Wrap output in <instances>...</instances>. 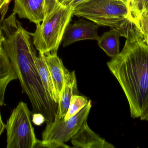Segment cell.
<instances>
[{"label": "cell", "instance_id": "cell-24", "mask_svg": "<svg viewBox=\"0 0 148 148\" xmlns=\"http://www.w3.org/2000/svg\"><path fill=\"white\" fill-rule=\"evenodd\" d=\"M125 1H126L127 2V0H125Z\"/></svg>", "mask_w": 148, "mask_h": 148}, {"label": "cell", "instance_id": "cell-2", "mask_svg": "<svg viewBox=\"0 0 148 148\" xmlns=\"http://www.w3.org/2000/svg\"><path fill=\"white\" fill-rule=\"evenodd\" d=\"M121 52L107 63L122 88L131 117L140 118L148 107V45L134 23Z\"/></svg>", "mask_w": 148, "mask_h": 148}, {"label": "cell", "instance_id": "cell-6", "mask_svg": "<svg viewBox=\"0 0 148 148\" xmlns=\"http://www.w3.org/2000/svg\"><path fill=\"white\" fill-rule=\"evenodd\" d=\"M91 107L90 100L84 107L69 120L56 119L47 123L42 133L41 148H70L65 142L71 140L87 121Z\"/></svg>", "mask_w": 148, "mask_h": 148}, {"label": "cell", "instance_id": "cell-18", "mask_svg": "<svg viewBox=\"0 0 148 148\" xmlns=\"http://www.w3.org/2000/svg\"><path fill=\"white\" fill-rule=\"evenodd\" d=\"M86 0H58L60 4L65 6H70L73 9Z\"/></svg>", "mask_w": 148, "mask_h": 148}, {"label": "cell", "instance_id": "cell-23", "mask_svg": "<svg viewBox=\"0 0 148 148\" xmlns=\"http://www.w3.org/2000/svg\"><path fill=\"white\" fill-rule=\"evenodd\" d=\"M1 107L0 105V107ZM6 125L4 124L2 120L1 116V112H0V136L2 134V133L4 132V129H5Z\"/></svg>", "mask_w": 148, "mask_h": 148}, {"label": "cell", "instance_id": "cell-11", "mask_svg": "<svg viewBox=\"0 0 148 148\" xmlns=\"http://www.w3.org/2000/svg\"><path fill=\"white\" fill-rule=\"evenodd\" d=\"M75 95H79V91L75 71H69L66 76L64 87L60 97L56 119H64L68 110L71 98Z\"/></svg>", "mask_w": 148, "mask_h": 148}, {"label": "cell", "instance_id": "cell-4", "mask_svg": "<svg viewBox=\"0 0 148 148\" xmlns=\"http://www.w3.org/2000/svg\"><path fill=\"white\" fill-rule=\"evenodd\" d=\"M73 10L70 6L60 4L47 19L36 25L34 33L30 35L39 53L46 54L57 52L66 28L72 21Z\"/></svg>", "mask_w": 148, "mask_h": 148}, {"label": "cell", "instance_id": "cell-5", "mask_svg": "<svg viewBox=\"0 0 148 148\" xmlns=\"http://www.w3.org/2000/svg\"><path fill=\"white\" fill-rule=\"evenodd\" d=\"M32 113L27 103L21 101L7 121V148H41L31 122Z\"/></svg>", "mask_w": 148, "mask_h": 148}, {"label": "cell", "instance_id": "cell-1", "mask_svg": "<svg viewBox=\"0 0 148 148\" xmlns=\"http://www.w3.org/2000/svg\"><path fill=\"white\" fill-rule=\"evenodd\" d=\"M1 22L4 38L3 50L20 81L23 92L30 100L32 113L43 115L47 123L54 121L59 104L51 99L43 87L36 62L37 55L30 33L23 28L14 13Z\"/></svg>", "mask_w": 148, "mask_h": 148}, {"label": "cell", "instance_id": "cell-13", "mask_svg": "<svg viewBox=\"0 0 148 148\" xmlns=\"http://www.w3.org/2000/svg\"><path fill=\"white\" fill-rule=\"evenodd\" d=\"M36 62L44 88L51 99L59 104L60 98L56 90L45 60V54L39 53L36 57Z\"/></svg>", "mask_w": 148, "mask_h": 148}, {"label": "cell", "instance_id": "cell-9", "mask_svg": "<svg viewBox=\"0 0 148 148\" xmlns=\"http://www.w3.org/2000/svg\"><path fill=\"white\" fill-rule=\"evenodd\" d=\"M71 142L76 148H114L112 144L93 132L88 126L87 121L84 122L76 134L71 139Z\"/></svg>", "mask_w": 148, "mask_h": 148}, {"label": "cell", "instance_id": "cell-21", "mask_svg": "<svg viewBox=\"0 0 148 148\" xmlns=\"http://www.w3.org/2000/svg\"><path fill=\"white\" fill-rule=\"evenodd\" d=\"M4 39V36L1 30V28H0V55L1 54L4 52L3 47V43Z\"/></svg>", "mask_w": 148, "mask_h": 148}, {"label": "cell", "instance_id": "cell-10", "mask_svg": "<svg viewBox=\"0 0 148 148\" xmlns=\"http://www.w3.org/2000/svg\"><path fill=\"white\" fill-rule=\"evenodd\" d=\"M45 57L54 86L60 98L64 87L66 76L69 71L63 65L56 51L46 54Z\"/></svg>", "mask_w": 148, "mask_h": 148}, {"label": "cell", "instance_id": "cell-3", "mask_svg": "<svg viewBox=\"0 0 148 148\" xmlns=\"http://www.w3.org/2000/svg\"><path fill=\"white\" fill-rule=\"evenodd\" d=\"M73 14L82 17L100 26L108 27L127 37L132 22L125 0H86L73 10Z\"/></svg>", "mask_w": 148, "mask_h": 148}, {"label": "cell", "instance_id": "cell-7", "mask_svg": "<svg viewBox=\"0 0 148 148\" xmlns=\"http://www.w3.org/2000/svg\"><path fill=\"white\" fill-rule=\"evenodd\" d=\"M13 13L36 24L41 23L60 5L58 0H14Z\"/></svg>", "mask_w": 148, "mask_h": 148}, {"label": "cell", "instance_id": "cell-12", "mask_svg": "<svg viewBox=\"0 0 148 148\" xmlns=\"http://www.w3.org/2000/svg\"><path fill=\"white\" fill-rule=\"evenodd\" d=\"M18 79L13 66L5 52L0 55V105H4V94L8 84Z\"/></svg>", "mask_w": 148, "mask_h": 148}, {"label": "cell", "instance_id": "cell-16", "mask_svg": "<svg viewBox=\"0 0 148 148\" xmlns=\"http://www.w3.org/2000/svg\"><path fill=\"white\" fill-rule=\"evenodd\" d=\"M88 101H89L85 96L79 95L73 96L71 98L68 110L64 117V120H67L75 115L87 105Z\"/></svg>", "mask_w": 148, "mask_h": 148}, {"label": "cell", "instance_id": "cell-14", "mask_svg": "<svg viewBox=\"0 0 148 148\" xmlns=\"http://www.w3.org/2000/svg\"><path fill=\"white\" fill-rule=\"evenodd\" d=\"M120 35L118 31L110 28L99 36L98 45L108 56L114 58L120 54Z\"/></svg>", "mask_w": 148, "mask_h": 148}, {"label": "cell", "instance_id": "cell-19", "mask_svg": "<svg viewBox=\"0 0 148 148\" xmlns=\"http://www.w3.org/2000/svg\"><path fill=\"white\" fill-rule=\"evenodd\" d=\"M32 122L36 126H41L45 122V117L43 115L39 113L33 114L32 116Z\"/></svg>", "mask_w": 148, "mask_h": 148}, {"label": "cell", "instance_id": "cell-20", "mask_svg": "<svg viewBox=\"0 0 148 148\" xmlns=\"http://www.w3.org/2000/svg\"><path fill=\"white\" fill-rule=\"evenodd\" d=\"M11 0H0V10H3L7 11L8 6Z\"/></svg>", "mask_w": 148, "mask_h": 148}, {"label": "cell", "instance_id": "cell-8", "mask_svg": "<svg viewBox=\"0 0 148 148\" xmlns=\"http://www.w3.org/2000/svg\"><path fill=\"white\" fill-rule=\"evenodd\" d=\"M100 26L93 22L80 19L74 23H69L66 28L62 42L64 47L78 41L85 40L98 41V28Z\"/></svg>", "mask_w": 148, "mask_h": 148}, {"label": "cell", "instance_id": "cell-15", "mask_svg": "<svg viewBox=\"0 0 148 148\" xmlns=\"http://www.w3.org/2000/svg\"><path fill=\"white\" fill-rule=\"evenodd\" d=\"M130 19L134 23L143 12L148 11V0H127Z\"/></svg>", "mask_w": 148, "mask_h": 148}, {"label": "cell", "instance_id": "cell-22", "mask_svg": "<svg viewBox=\"0 0 148 148\" xmlns=\"http://www.w3.org/2000/svg\"><path fill=\"white\" fill-rule=\"evenodd\" d=\"M141 120L148 121V107L143 111L140 117Z\"/></svg>", "mask_w": 148, "mask_h": 148}, {"label": "cell", "instance_id": "cell-17", "mask_svg": "<svg viewBox=\"0 0 148 148\" xmlns=\"http://www.w3.org/2000/svg\"><path fill=\"white\" fill-rule=\"evenodd\" d=\"M134 23L142 35L145 42L148 45V11L142 13Z\"/></svg>", "mask_w": 148, "mask_h": 148}]
</instances>
